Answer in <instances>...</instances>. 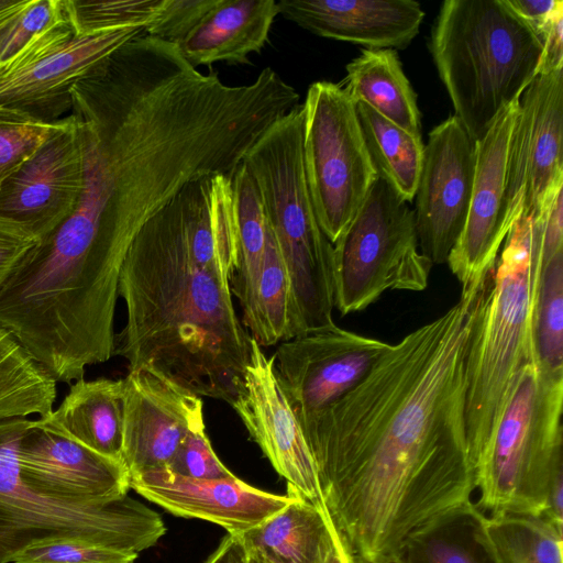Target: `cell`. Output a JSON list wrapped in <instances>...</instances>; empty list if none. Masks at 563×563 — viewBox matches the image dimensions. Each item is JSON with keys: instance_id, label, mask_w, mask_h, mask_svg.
Segmentation results:
<instances>
[{"instance_id": "14", "label": "cell", "mask_w": 563, "mask_h": 563, "mask_svg": "<svg viewBox=\"0 0 563 563\" xmlns=\"http://www.w3.org/2000/svg\"><path fill=\"white\" fill-rule=\"evenodd\" d=\"M85 186L79 124L71 113L3 184L0 216L36 240L57 229L77 208Z\"/></svg>"}, {"instance_id": "12", "label": "cell", "mask_w": 563, "mask_h": 563, "mask_svg": "<svg viewBox=\"0 0 563 563\" xmlns=\"http://www.w3.org/2000/svg\"><path fill=\"white\" fill-rule=\"evenodd\" d=\"M389 346L335 323L278 343L275 374L300 426L354 388Z\"/></svg>"}, {"instance_id": "6", "label": "cell", "mask_w": 563, "mask_h": 563, "mask_svg": "<svg viewBox=\"0 0 563 563\" xmlns=\"http://www.w3.org/2000/svg\"><path fill=\"white\" fill-rule=\"evenodd\" d=\"M562 412L563 373L528 362L473 463L474 504L483 514H545L551 485L563 474Z\"/></svg>"}, {"instance_id": "29", "label": "cell", "mask_w": 563, "mask_h": 563, "mask_svg": "<svg viewBox=\"0 0 563 563\" xmlns=\"http://www.w3.org/2000/svg\"><path fill=\"white\" fill-rule=\"evenodd\" d=\"M290 283L274 236L267 225V239L261 273L242 323L263 347L289 338Z\"/></svg>"}, {"instance_id": "5", "label": "cell", "mask_w": 563, "mask_h": 563, "mask_svg": "<svg viewBox=\"0 0 563 563\" xmlns=\"http://www.w3.org/2000/svg\"><path fill=\"white\" fill-rule=\"evenodd\" d=\"M290 283L289 339L334 324L333 246L320 228L302 159V108L277 119L243 157Z\"/></svg>"}, {"instance_id": "33", "label": "cell", "mask_w": 563, "mask_h": 563, "mask_svg": "<svg viewBox=\"0 0 563 563\" xmlns=\"http://www.w3.org/2000/svg\"><path fill=\"white\" fill-rule=\"evenodd\" d=\"M59 120L43 122L19 111L0 108V190L45 142Z\"/></svg>"}, {"instance_id": "27", "label": "cell", "mask_w": 563, "mask_h": 563, "mask_svg": "<svg viewBox=\"0 0 563 563\" xmlns=\"http://www.w3.org/2000/svg\"><path fill=\"white\" fill-rule=\"evenodd\" d=\"M494 563H563V530L544 515H481Z\"/></svg>"}, {"instance_id": "41", "label": "cell", "mask_w": 563, "mask_h": 563, "mask_svg": "<svg viewBox=\"0 0 563 563\" xmlns=\"http://www.w3.org/2000/svg\"><path fill=\"white\" fill-rule=\"evenodd\" d=\"M30 0H0V21L21 11Z\"/></svg>"}, {"instance_id": "23", "label": "cell", "mask_w": 563, "mask_h": 563, "mask_svg": "<svg viewBox=\"0 0 563 563\" xmlns=\"http://www.w3.org/2000/svg\"><path fill=\"white\" fill-rule=\"evenodd\" d=\"M124 379L75 380L51 415L90 450L122 462ZM123 463V462H122Z\"/></svg>"}, {"instance_id": "39", "label": "cell", "mask_w": 563, "mask_h": 563, "mask_svg": "<svg viewBox=\"0 0 563 563\" xmlns=\"http://www.w3.org/2000/svg\"><path fill=\"white\" fill-rule=\"evenodd\" d=\"M508 1L534 27L540 36L558 16L563 15V2L560 0Z\"/></svg>"}, {"instance_id": "32", "label": "cell", "mask_w": 563, "mask_h": 563, "mask_svg": "<svg viewBox=\"0 0 563 563\" xmlns=\"http://www.w3.org/2000/svg\"><path fill=\"white\" fill-rule=\"evenodd\" d=\"M164 0H63V10L75 35L107 30L145 29L158 14Z\"/></svg>"}, {"instance_id": "11", "label": "cell", "mask_w": 563, "mask_h": 563, "mask_svg": "<svg viewBox=\"0 0 563 563\" xmlns=\"http://www.w3.org/2000/svg\"><path fill=\"white\" fill-rule=\"evenodd\" d=\"M563 67L540 71L519 98L504 203L506 230L540 218L563 192Z\"/></svg>"}, {"instance_id": "35", "label": "cell", "mask_w": 563, "mask_h": 563, "mask_svg": "<svg viewBox=\"0 0 563 563\" xmlns=\"http://www.w3.org/2000/svg\"><path fill=\"white\" fill-rule=\"evenodd\" d=\"M167 468L192 478H222L233 474L213 451L206 423L199 424L185 437Z\"/></svg>"}, {"instance_id": "38", "label": "cell", "mask_w": 563, "mask_h": 563, "mask_svg": "<svg viewBox=\"0 0 563 563\" xmlns=\"http://www.w3.org/2000/svg\"><path fill=\"white\" fill-rule=\"evenodd\" d=\"M37 241L23 227L0 216V288Z\"/></svg>"}, {"instance_id": "36", "label": "cell", "mask_w": 563, "mask_h": 563, "mask_svg": "<svg viewBox=\"0 0 563 563\" xmlns=\"http://www.w3.org/2000/svg\"><path fill=\"white\" fill-rule=\"evenodd\" d=\"M216 0H164L154 21L145 29L148 36L179 43Z\"/></svg>"}, {"instance_id": "21", "label": "cell", "mask_w": 563, "mask_h": 563, "mask_svg": "<svg viewBox=\"0 0 563 563\" xmlns=\"http://www.w3.org/2000/svg\"><path fill=\"white\" fill-rule=\"evenodd\" d=\"M277 14L274 0H216L176 46L195 68L219 62L247 64L249 56L264 47Z\"/></svg>"}, {"instance_id": "3", "label": "cell", "mask_w": 563, "mask_h": 563, "mask_svg": "<svg viewBox=\"0 0 563 563\" xmlns=\"http://www.w3.org/2000/svg\"><path fill=\"white\" fill-rule=\"evenodd\" d=\"M521 217L477 297L466 356V435L472 466L493 435L521 368L538 358L533 313L542 227Z\"/></svg>"}, {"instance_id": "43", "label": "cell", "mask_w": 563, "mask_h": 563, "mask_svg": "<svg viewBox=\"0 0 563 563\" xmlns=\"http://www.w3.org/2000/svg\"><path fill=\"white\" fill-rule=\"evenodd\" d=\"M249 563H264V562L262 560H260L258 558H256L252 554H249Z\"/></svg>"}, {"instance_id": "31", "label": "cell", "mask_w": 563, "mask_h": 563, "mask_svg": "<svg viewBox=\"0 0 563 563\" xmlns=\"http://www.w3.org/2000/svg\"><path fill=\"white\" fill-rule=\"evenodd\" d=\"M533 331L538 361L551 373H563V252L542 264Z\"/></svg>"}, {"instance_id": "10", "label": "cell", "mask_w": 563, "mask_h": 563, "mask_svg": "<svg viewBox=\"0 0 563 563\" xmlns=\"http://www.w3.org/2000/svg\"><path fill=\"white\" fill-rule=\"evenodd\" d=\"M142 32L125 27L75 35L63 13L0 65V108L48 123L62 119L73 109L74 85Z\"/></svg>"}, {"instance_id": "40", "label": "cell", "mask_w": 563, "mask_h": 563, "mask_svg": "<svg viewBox=\"0 0 563 563\" xmlns=\"http://www.w3.org/2000/svg\"><path fill=\"white\" fill-rule=\"evenodd\" d=\"M205 563H249V554L240 537L228 533Z\"/></svg>"}, {"instance_id": "1", "label": "cell", "mask_w": 563, "mask_h": 563, "mask_svg": "<svg viewBox=\"0 0 563 563\" xmlns=\"http://www.w3.org/2000/svg\"><path fill=\"white\" fill-rule=\"evenodd\" d=\"M481 286L389 349L301 427L323 508L354 563L396 560L474 503L466 356Z\"/></svg>"}, {"instance_id": "22", "label": "cell", "mask_w": 563, "mask_h": 563, "mask_svg": "<svg viewBox=\"0 0 563 563\" xmlns=\"http://www.w3.org/2000/svg\"><path fill=\"white\" fill-rule=\"evenodd\" d=\"M291 500L256 527L238 534L264 563H325L336 531L324 509L288 488Z\"/></svg>"}, {"instance_id": "34", "label": "cell", "mask_w": 563, "mask_h": 563, "mask_svg": "<svg viewBox=\"0 0 563 563\" xmlns=\"http://www.w3.org/2000/svg\"><path fill=\"white\" fill-rule=\"evenodd\" d=\"M136 559L137 553L134 552L60 537L32 543L12 563H134Z\"/></svg>"}, {"instance_id": "17", "label": "cell", "mask_w": 563, "mask_h": 563, "mask_svg": "<svg viewBox=\"0 0 563 563\" xmlns=\"http://www.w3.org/2000/svg\"><path fill=\"white\" fill-rule=\"evenodd\" d=\"M231 406L288 488L324 509L300 422L278 383L273 358L253 338L243 389Z\"/></svg>"}, {"instance_id": "24", "label": "cell", "mask_w": 563, "mask_h": 563, "mask_svg": "<svg viewBox=\"0 0 563 563\" xmlns=\"http://www.w3.org/2000/svg\"><path fill=\"white\" fill-rule=\"evenodd\" d=\"M341 85L351 100L364 102L412 135L421 136V112L397 51L363 49L346 65Z\"/></svg>"}, {"instance_id": "2", "label": "cell", "mask_w": 563, "mask_h": 563, "mask_svg": "<svg viewBox=\"0 0 563 563\" xmlns=\"http://www.w3.org/2000/svg\"><path fill=\"white\" fill-rule=\"evenodd\" d=\"M232 177L185 185L141 228L119 283L126 320L114 355L152 367L198 396L231 405L243 389L249 331L233 306Z\"/></svg>"}, {"instance_id": "18", "label": "cell", "mask_w": 563, "mask_h": 563, "mask_svg": "<svg viewBox=\"0 0 563 563\" xmlns=\"http://www.w3.org/2000/svg\"><path fill=\"white\" fill-rule=\"evenodd\" d=\"M519 100L504 108L476 142L474 179L463 231L448 264L462 289L482 285L508 234L504 220L507 156Z\"/></svg>"}, {"instance_id": "44", "label": "cell", "mask_w": 563, "mask_h": 563, "mask_svg": "<svg viewBox=\"0 0 563 563\" xmlns=\"http://www.w3.org/2000/svg\"><path fill=\"white\" fill-rule=\"evenodd\" d=\"M378 563H401V562L398 559H396V560L378 562Z\"/></svg>"}, {"instance_id": "15", "label": "cell", "mask_w": 563, "mask_h": 563, "mask_svg": "<svg viewBox=\"0 0 563 563\" xmlns=\"http://www.w3.org/2000/svg\"><path fill=\"white\" fill-rule=\"evenodd\" d=\"M21 479L36 492L71 503H99L128 495L124 464L74 439L51 412L31 420L19 446Z\"/></svg>"}, {"instance_id": "25", "label": "cell", "mask_w": 563, "mask_h": 563, "mask_svg": "<svg viewBox=\"0 0 563 563\" xmlns=\"http://www.w3.org/2000/svg\"><path fill=\"white\" fill-rule=\"evenodd\" d=\"M235 223V260L230 288L243 312L250 307L261 273L267 221L257 186L241 164L232 176Z\"/></svg>"}, {"instance_id": "26", "label": "cell", "mask_w": 563, "mask_h": 563, "mask_svg": "<svg viewBox=\"0 0 563 563\" xmlns=\"http://www.w3.org/2000/svg\"><path fill=\"white\" fill-rule=\"evenodd\" d=\"M356 112L365 143L377 172L406 202L415 199L423 159L424 144L388 121L364 102Z\"/></svg>"}, {"instance_id": "9", "label": "cell", "mask_w": 563, "mask_h": 563, "mask_svg": "<svg viewBox=\"0 0 563 563\" xmlns=\"http://www.w3.org/2000/svg\"><path fill=\"white\" fill-rule=\"evenodd\" d=\"M301 108L307 185L320 228L333 244L378 175L355 103L340 84H311Z\"/></svg>"}, {"instance_id": "28", "label": "cell", "mask_w": 563, "mask_h": 563, "mask_svg": "<svg viewBox=\"0 0 563 563\" xmlns=\"http://www.w3.org/2000/svg\"><path fill=\"white\" fill-rule=\"evenodd\" d=\"M56 382L0 327V420L53 410Z\"/></svg>"}, {"instance_id": "42", "label": "cell", "mask_w": 563, "mask_h": 563, "mask_svg": "<svg viewBox=\"0 0 563 563\" xmlns=\"http://www.w3.org/2000/svg\"><path fill=\"white\" fill-rule=\"evenodd\" d=\"M23 9L21 11L16 12V13H14V14L5 18V19H3L2 21H0V44L4 40V37H5L7 33L9 32L10 27L13 25V23L16 20L18 15L23 11Z\"/></svg>"}, {"instance_id": "37", "label": "cell", "mask_w": 563, "mask_h": 563, "mask_svg": "<svg viewBox=\"0 0 563 563\" xmlns=\"http://www.w3.org/2000/svg\"><path fill=\"white\" fill-rule=\"evenodd\" d=\"M63 13V0H30L0 44V65Z\"/></svg>"}, {"instance_id": "20", "label": "cell", "mask_w": 563, "mask_h": 563, "mask_svg": "<svg viewBox=\"0 0 563 563\" xmlns=\"http://www.w3.org/2000/svg\"><path fill=\"white\" fill-rule=\"evenodd\" d=\"M279 14L325 38L365 49H404L418 35L424 12L413 0H279Z\"/></svg>"}, {"instance_id": "16", "label": "cell", "mask_w": 563, "mask_h": 563, "mask_svg": "<svg viewBox=\"0 0 563 563\" xmlns=\"http://www.w3.org/2000/svg\"><path fill=\"white\" fill-rule=\"evenodd\" d=\"M123 379L122 462L129 477L167 468L185 437L205 423L201 397L147 366Z\"/></svg>"}, {"instance_id": "4", "label": "cell", "mask_w": 563, "mask_h": 563, "mask_svg": "<svg viewBox=\"0 0 563 563\" xmlns=\"http://www.w3.org/2000/svg\"><path fill=\"white\" fill-rule=\"evenodd\" d=\"M429 48L454 115L476 142L540 73L544 44L508 0H445Z\"/></svg>"}, {"instance_id": "13", "label": "cell", "mask_w": 563, "mask_h": 563, "mask_svg": "<svg viewBox=\"0 0 563 563\" xmlns=\"http://www.w3.org/2000/svg\"><path fill=\"white\" fill-rule=\"evenodd\" d=\"M474 168V141L455 115L429 132L413 213L419 249L432 264L448 262L463 231Z\"/></svg>"}, {"instance_id": "8", "label": "cell", "mask_w": 563, "mask_h": 563, "mask_svg": "<svg viewBox=\"0 0 563 563\" xmlns=\"http://www.w3.org/2000/svg\"><path fill=\"white\" fill-rule=\"evenodd\" d=\"M332 246L334 307L343 316L387 290L428 286L433 264L419 249L413 210L379 176Z\"/></svg>"}, {"instance_id": "19", "label": "cell", "mask_w": 563, "mask_h": 563, "mask_svg": "<svg viewBox=\"0 0 563 563\" xmlns=\"http://www.w3.org/2000/svg\"><path fill=\"white\" fill-rule=\"evenodd\" d=\"M130 489L184 518L216 523L241 534L285 507L291 495H277L251 486L234 474L222 478H192L168 468L130 476Z\"/></svg>"}, {"instance_id": "30", "label": "cell", "mask_w": 563, "mask_h": 563, "mask_svg": "<svg viewBox=\"0 0 563 563\" xmlns=\"http://www.w3.org/2000/svg\"><path fill=\"white\" fill-rule=\"evenodd\" d=\"M482 511L473 503L410 541L401 563H494L482 537Z\"/></svg>"}, {"instance_id": "7", "label": "cell", "mask_w": 563, "mask_h": 563, "mask_svg": "<svg viewBox=\"0 0 563 563\" xmlns=\"http://www.w3.org/2000/svg\"><path fill=\"white\" fill-rule=\"evenodd\" d=\"M31 419L0 420V563L32 543L78 538L139 553L165 534L162 517L125 495L99 503H71L41 494L20 476L18 446Z\"/></svg>"}]
</instances>
